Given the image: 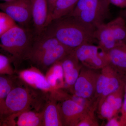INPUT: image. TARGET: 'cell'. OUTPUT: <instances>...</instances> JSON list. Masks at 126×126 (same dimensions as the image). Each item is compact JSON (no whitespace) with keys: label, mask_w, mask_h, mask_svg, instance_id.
I'll return each instance as SVG.
<instances>
[{"label":"cell","mask_w":126,"mask_h":126,"mask_svg":"<svg viewBox=\"0 0 126 126\" xmlns=\"http://www.w3.org/2000/svg\"><path fill=\"white\" fill-rule=\"evenodd\" d=\"M95 30L68 15L52 21L42 33L54 37L73 50L84 44L97 42L94 37Z\"/></svg>","instance_id":"cell-1"},{"label":"cell","mask_w":126,"mask_h":126,"mask_svg":"<svg viewBox=\"0 0 126 126\" xmlns=\"http://www.w3.org/2000/svg\"><path fill=\"white\" fill-rule=\"evenodd\" d=\"M47 94L18 81L6 97L0 126L11 115L27 110H43Z\"/></svg>","instance_id":"cell-2"},{"label":"cell","mask_w":126,"mask_h":126,"mask_svg":"<svg viewBox=\"0 0 126 126\" xmlns=\"http://www.w3.org/2000/svg\"><path fill=\"white\" fill-rule=\"evenodd\" d=\"M34 40L31 31L17 25L0 36V53L10 59L15 72L20 63L26 59Z\"/></svg>","instance_id":"cell-3"},{"label":"cell","mask_w":126,"mask_h":126,"mask_svg":"<svg viewBox=\"0 0 126 126\" xmlns=\"http://www.w3.org/2000/svg\"><path fill=\"white\" fill-rule=\"evenodd\" d=\"M109 0H79L68 16L96 29L110 16Z\"/></svg>","instance_id":"cell-4"},{"label":"cell","mask_w":126,"mask_h":126,"mask_svg":"<svg viewBox=\"0 0 126 126\" xmlns=\"http://www.w3.org/2000/svg\"><path fill=\"white\" fill-rule=\"evenodd\" d=\"M94 37L102 50L107 52L121 45L126 44V21L119 16L108 23L98 26Z\"/></svg>","instance_id":"cell-5"},{"label":"cell","mask_w":126,"mask_h":126,"mask_svg":"<svg viewBox=\"0 0 126 126\" xmlns=\"http://www.w3.org/2000/svg\"><path fill=\"white\" fill-rule=\"evenodd\" d=\"M72 52L82 65L89 68L100 70L108 64L107 53L98 45L84 44Z\"/></svg>","instance_id":"cell-6"},{"label":"cell","mask_w":126,"mask_h":126,"mask_svg":"<svg viewBox=\"0 0 126 126\" xmlns=\"http://www.w3.org/2000/svg\"><path fill=\"white\" fill-rule=\"evenodd\" d=\"M100 70L83 66L74 86L72 94L84 98L94 99L96 84Z\"/></svg>","instance_id":"cell-7"},{"label":"cell","mask_w":126,"mask_h":126,"mask_svg":"<svg viewBox=\"0 0 126 126\" xmlns=\"http://www.w3.org/2000/svg\"><path fill=\"white\" fill-rule=\"evenodd\" d=\"M0 10L7 14L16 23L23 26L32 20L30 0H14L0 3Z\"/></svg>","instance_id":"cell-8"},{"label":"cell","mask_w":126,"mask_h":126,"mask_svg":"<svg viewBox=\"0 0 126 126\" xmlns=\"http://www.w3.org/2000/svg\"><path fill=\"white\" fill-rule=\"evenodd\" d=\"M18 78L27 86L46 94L52 93L53 90L48 83L45 75L35 66L18 72Z\"/></svg>","instance_id":"cell-9"},{"label":"cell","mask_w":126,"mask_h":126,"mask_svg":"<svg viewBox=\"0 0 126 126\" xmlns=\"http://www.w3.org/2000/svg\"><path fill=\"white\" fill-rule=\"evenodd\" d=\"M2 126H44L43 111L26 110L10 116L2 122Z\"/></svg>","instance_id":"cell-10"},{"label":"cell","mask_w":126,"mask_h":126,"mask_svg":"<svg viewBox=\"0 0 126 126\" xmlns=\"http://www.w3.org/2000/svg\"><path fill=\"white\" fill-rule=\"evenodd\" d=\"M60 104L63 126H77L80 119L89 111L67 97Z\"/></svg>","instance_id":"cell-11"},{"label":"cell","mask_w":126,"mask_h":126,"mask_svg":"<svg viewBox=\"0 0 126 126\" xmlns=\"http://www.w3.org/2000/svg\"><path fill=\"white\" fill-rule=\"evenodd\" d=\"M73 50L60 43L39 57L32 63L44 73H46L52 65L61 61Z\"/></svg>","instance_id":"cell-12"},{"label":"cell","mask_w":126,"mask_h":126,"mask_svg":"<svg viewBox=\"0 0 126 126\" xmlns=\"http://www.w3.org/2000/svg\"><path fill=\"white\" fill-rule=\"evenodd\" d=\"M60 62L63 72L65 87L72 93L75 83L83 65L78 60L72 51Z\"/></svg>","instance_id":"cell-13"},{"label":"cell","mask_w":126,"mask_h":126,"mask_svg":"<svg viewBox=\"0 0 126 126\" xmlns=\"http://www.w3.org/2000/svg\"><path fill=\"white\" fill-rule=\"evenodd\" d=\"M34 40L25 60L32 63L60 43L53 36L42 33Z\"/></svg>","instance_id":"cell-14"},{"label":"cell","mask_w":126,"mask_h":126,"mask_svg":"<svg viewBox=\"0 0 126 126\" xmlns=\"http://www.w3.org/2000/svg\"><path fill=\"white\" fill-rule=\"evenodd\" d=\"M58 100L52 94L47 95L43 108L44 126H63V121Z\"/></svg>","instance_id":"cell-15"},{"label":"cell","mask_w":126,"mask_h":126,"mask_svg":"<svg viewBox=\"0 0 126 126\" xmlns=\"http://www.w3.org/2000/svg\"><path fill=\"white\" fill-rule=\"evenodd\" d=\"M32 18L36 36L40 35L46 26L48 17L47 0H30Z\"/></svg>","instance_id":"cell-16"},{"label":"cell","mask_w":126,"mask_h":126,"mask_svg":"<svg viewBox=\"0 0 126 126\" xmlns=\"http://www.w3.org/2000/svg\"><path fill=\"white\" fill-rule=\"evenodd\" d=\"M108 64L126 75V44H122L107 53Z\"/></svg>","instance_id":"cell-17"},{"label":"cell","mask_w":126,"mask_h":126,"mask_svg":"<svg viewBox=\"0 0 126 126\" xmlns=\"http://www.w3.org/2000/svg\"><path fill=\"white\" fill-rule=\"evenodd\" d=\"M79 0H56L49 14L46 26L52 21L69 15L74 9Z\"/></svg>","instance_id":"cell-18"},{"label":"cell","mask_w":126,"mask_h":126,"mask_svg":"<svg viewBox=\"0 0 126 126\" xmlns=\"http://www.w3.org/2000/svg\"><path fill=\"white\" fill-rule=\"evenodd\" d=\"M18 81L19 78L15 74H0V122L2 119L6 97Z\"/></svg>","instance_id":"cell-19"},{"label":"cell","mask_w":126,"mask_h":126,"mask_svg":"<svg viewBox=\"0 0 126 126\" xmlns=\"http://www.w3.org/2000/svg\"><path fill=\"white\" fill-rule=\"evenodd\" d=\"M45 73L47 82L53 90L55 91L65 87L63 72L60 61L52 65Z\"/></svg>","instance_id":"cell-20"},{"label":"cell","mask_w":126,"mask_h":126,"mask_svg":"<svg viewBox=\"0 0 126 126\" xmlns=\"http://www.w3.org/2000/svg\"><path fill=\"white\" fill-rule=\"evenodd\" d=\"M113 68L108 64L100 70V73L97 80L94 98L98 102L103 93L105 90Z\"/></svg>","instance_id":"cell-21"},{"label":"cell","mask_w":126,"mask_h":126,"mask_svg":"<svg viewBox=\"0 0 126 126\" xmlns=\"http://www.w3.org/2000/svg\"><path fill=\"white\" fill-rule=\"evenodd\" d=\"M125 84L121 86L115 92L107 96L104 99L106 100L110 104L116 112L118 114L121 111L123 102Z\"/></svg>","instance_id":"cell-22"},{"label":"cell","mask_w":126,"mask_h":126,"mask_svg":"<svg viewBox=\"0 0 126 126\" xmlns=\"http://www.w3.org/2000/svg\"><path fill=\"white\" fill-rule=\"evenodd\" d=\"M99 117L103 119L108 120L118 115L110 104L105 99L98 104L97 107Z\"/></svg>","instance_id":"cell-23"},{"label":"cell","mask_w":126,"mask_h":126,"mask_svg":"<svg viewBox=\"0 0 126 126\" xmlns=\"http://www.w3.org/2000/svg\"><path fill=\"white\" fill-rule=\"evenodd\" d=\"M15 70L12 66L10 59L7 56L0 53V74H15Z\"/></svg>","instance_id":"cell-24"},{"label":"cell","mask_w":126,"mask_h":126,"mask_svg":"<svg viewBox=\"0 0 126 126\" xmlns=\"http://www.w3.org/2000/svg\"><path fill=\"white\" fill-rule=\"evenodd\" d=\"M16 25V22L7 14L0 12V36Z\"/></svg>","instance_id":"cell-25"},{"label":"cell","mask_w":126,"mask_h":126,"mask_svg":"<svg viewBox=\"0 0 126 126\" xmlns=\"http://www.w3.org/2000/svg\"><path fill=\"white\" fill-rule=\"evenodd\" d=\"M95 110L88 111L82 117L77 126H98L99 124L94 114Z\"/></svg>","instance_id":"cell-26"},{"label":"cell","mask_w":126,"mask_h":126,"mask_svg":"<svg viewBox=\"0 0 126 126\" xmlns=\"http://www.w3.org/2000/svg\"><path fill=\"white\" fill-rule=\"evenodd\" d=\"M120 112L121 113L120 121L122 126H126V78L125 81L124 98Z\"/></svg>","instance_id":"cell-27"},{"label":"cell","mask_w":126,"mask_h":126,"mask_svg":"<svg viewBox=\"0 0 126 126\" xmlns=\"http://www.w3.org/2000/svg\"><path fill=\"white\" fill-rule=\"evenodd\" d=\"M106 126H122L120 117L118 115L108 120L107 122L105 125Z\"/></svg>","instance_id":"cell-28"},{"label":"cell","mask_w":126,"mask_h":126,"mask_svg":"<svg viewBox=\"0 0 126 126\" xmlns=\"http://www.w3.org/2000/svg\"><path fill=\"white\" fill-rule=\"evenodd\" d=\"M110 4L117 7L125 9L126 8V0H109Z\"/></svg>","instance_id":"cell-29"},{"label":"cell","mask_w":126,"mask_h":126,"mask_svg":"<svg viewBox=\"0 0 126 126\" xmlns=\"http://www.w3.org/2000/svg\"><path fill=\"white\" fill-rule=\"evenodd\" d=\"M56 0H47L48 8V15L50 12L51 10L53 5L54 4V3Z\"/></svg>","instance_id":"cell-30"},{"label":"cell","mask_w":126,"mask_h":126,"mask_svg":"<svg viewBox=\"0 0 126 126\" xmlns=\"http://www.w3.org/2000/svg\"><path fill=\"white\" fill-rule=\"evenodd\" d=\"M119 16L124 18L126 21V8H125L121 11Z\"/></svg>","instance_id":"cell-31"},{"label":"cell","mask_w":126,"mask_h":126,"mask_svg":"<svg viewBox=\"0 0 126 126\" xmlns=\"http://www.w3.org/2000/svg\"><path fill=\"white\" fill-rule=\"evenodd\" d=\"M1 0L4 1H11L14 0Z\"/></svg>","instance_id":"cell-32"}]
</instances>
